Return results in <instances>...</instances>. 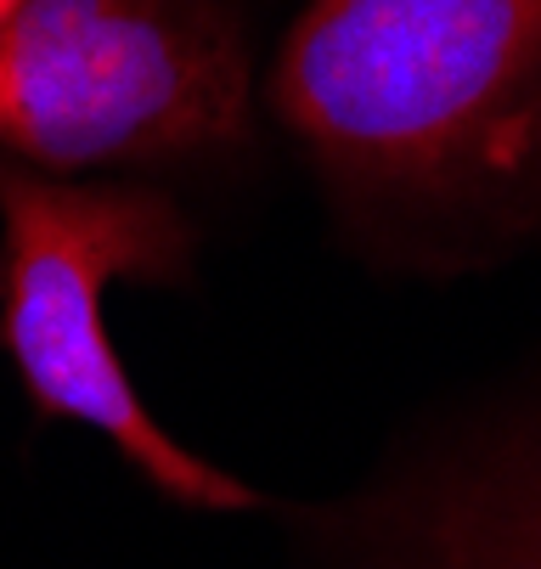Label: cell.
<instances>
[{
	"label": "cell",
	"mask_w": 541,
	"mask_h": 569,
	"mask_svg": "<svg viewBox=\"0 0 541 569\" xmlns=\"http://www.w3.org/2000/svg\"><path fill=\"white\" fill-rule=\"evenodd\" d=\"M355 569H541V418L361 508Z\"/></svg>",
	"instance_id": "4"
},
{
	"label": "cell",
	"mask_w": 541,
	"mask_h": 569,
	"mask_svg": "<svg viewBox=\"0 0 541 569\" xmlns=\"http://www.w3.org/2000/svg\"><path fill=\"white\" fill-rule=\"evenodd\" d=\"M18 12H23V0H0V29H7Z\"/></svg>",
	"instance_id": "5"
},
{
	"label": "cell",
	"mask_w": 541,
	"mask_h": 569,
	"mask_svg": "<svg viewBox=\"0 0 541 569\" xmlns=\"http://www.w3.org/2000/svg\"><path fill=\"white\" fill-rule=\"evenodd\" d=\"M249 141V57L214 0H23L0 29V147L46 170Z\"/></svg>",
	"instance_id": "3"
},
{
	"label": "cell",
	"mask_w": 541,
	"mask_h": 569,
	"mask_svg": "<svg viewBox=\"0 0 541 569\" xmlns=\"http://www.w3.org/2000/svg\"><path fill=\"white\" fill-rule=\"evenodd\" d=\"M277 113L350 203L508 237L541 214V0H304Z\"/></svg>",
	"instance_id": "1"
},
{
	"label": "cell",
	"mask_w": 541,
	"mask_h": 569,
	"mask_svg": "<svg viewBox=\"0 0 541 569\" xmlns=\"http://www.w3.org/2000/svg\"><path fill=\"white\" fill-rule=\"evenodd\" d=\"M192 220L152 187H73L0 158V345L29 400L102 429L164 497L243 513L260 497L152 423L102 328V299L119 277L170 288L192 271Z\"/></svg>",
	"instance_id": "2"
}]
</instances>
